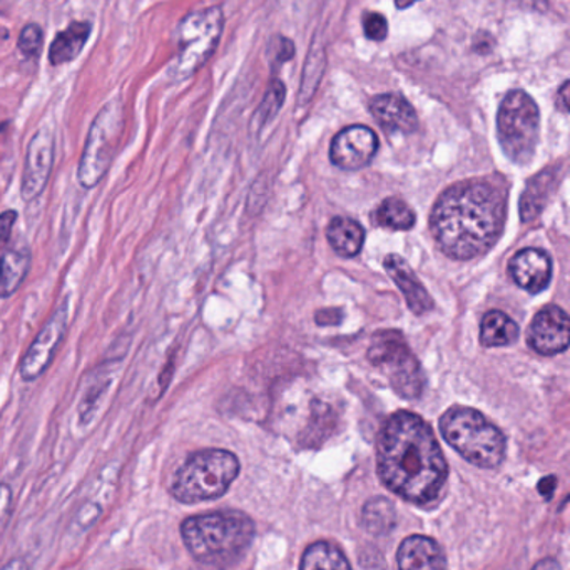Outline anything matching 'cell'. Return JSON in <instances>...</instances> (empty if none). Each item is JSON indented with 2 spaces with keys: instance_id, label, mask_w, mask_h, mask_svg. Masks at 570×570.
Segmentation results:
<instances>
[{
  "instance_id": "1",
  "label": "cell",
  "mask_w": 570,
  "mask_h": 570,
  "mask_svg": "<svg viewBox=\"0 0 570 570\" xmlns=\"http://www.w3.org/2000/svg\"><path fill=\"white\" fill-rule=\"evenodd\" d=\"M378 475L394 494L413 504H429L449 475L433 430L419 415L397 411L381 427L377 443Z\"/></svg>"
},
{
  "instance_id": "2",
  "label": "cell",
  "mask_w": 570,
  "mask_h": 570,
  "mask_svg": "<svg viewBox=\"0 0 570 570\" xmlns=\"http://www.w3.org/2000/svg\"><path fill=\"white\" fill-rule=\"evenodd\" d=\"M505 196L488 181L453 184L437 200L430 229L439 248L453 259L484 255L504 232Z\"/></svg>"
},
{
  "instance_id": "3",
  "label": "cell",
  "mask_w": 570,
  "mask_h": 570,
  "mask_svg": "<svg viewBox=\"0 0 570 570\" xmlns=\"http://www.w3.org/2000/svg\"><path fill=\"white\" fill-rule=\"evenodd\" d=\"M255 523L238 510H218L194 515L181 526L184 546L197 562L229 566L255 539Z\"/></svg>"
},
{
  "instance_id": "4",
  "label": "cell",
  "mask_w": 570,
  "mask_h": 570,
  "mask_svg": "<svg viewBox=\"0 0 570 570\" xmlns=\"http://www.w3.org/2000/svg\"><path fill=\"white\" fill-rule=\"evenodd\" d=\"M239 474V460L228 450L207 449L187 456L174 475L171 494L183 504L213 501L226 494Z\"/></svg>"
},
{
  "instance_id": "5",
  "label": "cell",
  "mask_w": 570,
  "mask_h": 570,
  "mask_svg": "<svg viewBox=\"0 0 570 570\" xmlns=\"http://www.w3.org/2000/svg\"><path fill=\"white\" fill-rule=\"evenodd\" d=\"M440 432L463 459L481 469H495L504 460L505 437L474 408L447 410L440 419Z\"/></svg>"
},
{
  "instance_id": "6",
  "label": "cell",
  "mask_w": 570,
  "mask_h": 570,
  "mask_svg": "<svg viewBox=\"0 0 570 570\" xmlns=\"http://www.w3.org/2000/svg\"><path fill=\"white\" fill-rule=\"evenodd\" d=\"M125 129V104L119 97L104 104L87 132L86 144L77 168V181L93 190L108 174L118 152Z\"/></svg>"
},
{
  "instance_id": "7",
  "label": "cell",
  "mask_w": 570,
  "mask_h": 570,
  "mask_svg": "<svg viewBox=\"0 0 570 570\" xmlns=\"http://www.w3.org/2000/svg\"><path fill=\"white\" fill-rule=\"evenodd\" d=\"M498 141L515 164H527L536 154L540 138V111L526 90H510L497 115Z\"/></svg>"
},
{
  "instance_id": "8",
  "label": "cell",
  "mask_w": 570,
  "mask_h": 570,
  "mask_svg": "<svg viewBox=\"0 0 570 570\" xmlns=\"http://www.w3.org/2000/svg\"><path fill=\"white\" fill-rule=\"evenodd\" d=\"M225 25V15L219 8L191 12L178 25V57L173 66L174 79L193 76L207 63L218 47Z\"/></svg>"
},
{
  "instance_id": "9",
  "label": "cell",
  "mask_w": 570,
  "mask_h": 570,
  "mask_svg": "<svg viewBox=\"0 0 570 570\" xmlns=\"http://www.w3.org/2000/svg\"><path fill=\"white\" fill-rule=\"evenodd\" d=\"M368 359L387 374L391 387L401 397H419L423 388L422 368L401 333H377L368 348Z\"/></svg>"
},
{
  "instance_id": "10",
  "label": "cell",
  "mask_w": 570,
  "mask_h": 570,
  "mask_svg": "<svg viewBox=\"0 0 570 570\" xmlns=\"http://www.w3.org/2000/svg\"><path fill=\"white\" fill-rule=\"evenodd\" d=\"M69 326V300L64 301L51 319L42 326L39 335L35 336L32 345L25 352L24 358L21 362L19 374L24 381H35L39 377L45 374L49 365H51L57 348L63 343L64 336Z\"/></svg>"
},
{
  "instance_id": "11",
  "label": "cell",
  "mask_w": 570,
  "mask_h": 570,
  "mask_svg": "<svg viewBox=\"0 0 570 570\" xmlns=\"http://www.w3.org/2000/svg\"><path fill=\"white\" fill-rule=\"evenodd\" d=\"M56 141L47 128L39 129L28 146L24 174H22L21 194L25 203H32L41 196L47 186L54 166Z\"/></svg>"
},
{
  "instance_id": "12",
  "label": "cell",
  "mask_w": 570,
  "mask_h": 570,
  "mask_svg": "<svg viewBox=\"0 0 570 570\" xmlns=\"http://www.w3.org/2000/svg\"><path fill=\"white\" fill-rule=\"evenodd\" d=\"M378 138L367 126H348L333 138L330 160L340 170L358 171L374 161Z\"/></svg>"
},
{
  "instance_id": "13",
  "label": "cell",
  "mask_w": 570,
  "mask_h": 570,
  "mask_svg": "<svg viewBox=\"0 0 570 570\" xmlns=\"http://www.w3.org/2000/svg\"><path fill=\"white\" fill-rule=\"evenodd\" d=\"M569 315L559 306H547L534 316L527 333L530 348L540 355H557L569 346Z\"/></svg>"
},
{
  "instance_id": "14",
  "label": "cell",
  "mask_w": 570,
  "mask_h": 570,
  "mask_svg": "<svg viewBox=\"0 0 570 570\" xmlns=\"http://www.w3.org/2000/svg\"><path fill=\"white\" fill-rule=\"evenodd\" d=\"M508 273L517 287L529 291L530 294H539L549 287L552 261L542 249L526 248L508 261Z\"/></svg>"
},
{
  "instance_id": "15",
  "label": "cell",
  "mask_w": 570,
  "mask_h": 570,
  "mask_svg": "<svg viewBox=\"0 0 570 570\" xmlns=\"http://www.w3.org/2000/svg\"><path fill=\"white\" fill-rule=\"evenodd\" d=\"M384 267L388 277L400 288L408 308L413 311L415 315H426L433 310L435 303H433L432 297L401 256L388 255L385 258Z\"/></svg>"
},
{
  "instance_id": "16",
  "label": "cell",
  "mask_w": 570,
  "mask_h": 570,
  "mask_svg": "<svg viewBox=\"0 0 570 570\" xmlns=\"http://www.w3.org/2000/svg\"><path fill=\"white\" fill-rule=\"evenodd\" d=\"M370 112L388 132L411 135L419 126L417 112L400 94H380L370 100Z\"/></svg>"
},
{
  "instance_id": "17",
  "label": "cell",
  "mask_w": 570,
  "mask_h": 570,
  "mask_svg": "<svg viewBox=\"0 0 570 570\" xmlns=\"http://www.w3.org/2000/svg\"><path fill=\"white\" fill-rule=\"evenodd\" d=\"M398 570H445L442 547L426 536H411L397 553Z\"/></svg>"
},
{
  "instance_id": "18",
  "label": "cell",
  "mask_w": 570,
  "mask_h": 570,
  "mask_svg": "<svg viewBox=\"0 0 570 570\" xmlns=\"http://www.w3.org/2000/svg\"><path fill=\"white\" fill-rule=\"evenodd\" d=\"M31 249L15 245L0 256V298H11L28 278L31 270Z\"/></svg>"
},
{
  "instance_id": "19",
  "label": "cell",
  "mask_w": 570,
  "mask_h": 570,
  "mask_svg": "<svg viewBox=\"0 0 570 570\" xmlns=\"http://www.w3.org/2000/svg\"><path fill=\"white\" fill-rule=\"evenodd\" d=\"M90 28L89 22L77 21L67 25L64 31L57 32L56 37L49 47V63L52 66H63V64L73 63L77 60L83 49L89 41Z\"/></svg>"
},
{
  "instance_id": "20",
  "label": "cell",
  "mask_w": 570,
  "mask_h": 570,
  "mask_svg": "<svg viewBox=\"0 0 570 570\" xmlns=\"http://www.w3.org/2000/svg\"><path fill=\"white\" fill-rule=\"evenodd\" d=\"M326 238H329L330 246L340 256L353 258L362 251L363 243H365V229L355 219L336 216L326 228Z\"/></svg>"
},
{
  "instance_id": "21",
  "label": "cell",
  "mask_w": 570,
  "mask_h": 570,
  "mask_svg": "<svg viewBox=\"0 0 570 570\" xmlns=\"http://www.w3.org/2000/svg\"><path fill=\"white\" fill-rule=\"evenodd\" d=\"M518 326L504 311H488L482 320L481 342L488 348L507 346L517 342Z\"/></svg>"
},
{
  "instance_id": "22",
  "label": "cell",
  "mask_w": 570,
  "mask_h": 570,
  "mask_svg": "<svg viewBox=\"0 0 570 570\" xmlns=\"http://www.w3.org/2000/svg\"><path fill=\"white\" fill-rule=\"evenodd\" d=\"M300 570H352V567L338 547L330 542H315L304 550Z\"/></svg>"
},
{
  "instance_id": "23",
  "label": "cell",
  "mask_w": 570,
  "mask_h": 570,
  "mask_svg": "<svg viewBox=\"0 0 570 570\" xmlns=\"http://www.w3.org/2000/svg\"><path fill=\"white\" fill-rule=\"evenodd\" d=\"M556 174L552 171H542L537 174L533 181L527 184V190L523 194V203H520V215L523 222H533L539 213L542 212L544 204H546L547 196L552 190Z\"/></svg>"
},
{
  "instance_id": "24",
  "label": "cell",
  "mask_w": 570,
  "mask_h": 570,
  "mask_svg": "<svg viewBox=\"0 0 570 570\" xmlns=\"http://www.w3.org/2000/svg\"><path fill=\"white\" fill-rule=\"evenodd\" d=\"M362 520L368 533L384 536L394 529L395 523H397V510L388 498H372L363 508Z\"/></svg>"
},
{
  "instance_id": "25",
  "label": "cell",
  "mask_w": 570,
  "mask_h": 570,
  "mask_svg": "<svg viewBox=\"0 0 570 570\" xmlns=\"http://www.w3.org/2000/svg\"><path fill=\"white\" fill-rule=\"evenodd\" d=\"M375 219L384 228L400 229V232L413 228L415 222H417L413 209L400 197L385 200L378 206Z\"/></svg>"
},
{
  "instance_id": "26",
  "label": "cell",
  "mask_w": 570,
  "mask_h": 570,
  "mask_svg": "<svg viewBox=\"0 0 570 570\" xmlns=\"http://www.w3.org/2000/svg\"><path fill=\"white\" fill-rule=\"evenodd\" d=\"M44 41V32L37 24H28L19 35L18 47L22 56L37 57Z\"/></svg>"
},
{
  "instance_id": "27",
  "label": "cell",
  "mask_w": 570,
  "mask_h": 570,
  "mask_svg": "<svg viewBox=\"0 0 570 570\" xmlns=\"http://www.w3.org/2000/svg\"><path fill=\"white\" fill-rule=\"evenodd\" d=\"M363 31L372 41L381 42L388 35V22L378 12H365L363 15Z\"/></svg>"
},
{
  "instance_id": "28",
  "label": "cell",
  "mask_w": 570,
  "mask_h": 570,
  "mask_svg": "<svg viewBox=\"0 0 570 570\" xmlns=\"http://www.w3.org/2000/svg\"><path fill=\"white\" fill-rule=\"evenodd\" d=\"M283 99L284 86L277 80V83L271 86V89L268 90L267 99L264 100V104H261V109H259V115L264 116V121H261V125L270 121V119L273 118L278 111H280V106L281 103H283Z\"/></svg>"
},
{
  "instance_id": "29",
  "label": "cell",
  "mask_w": 570,
  "mask_h": 570,
  "mask_svg": "<svg viewBox=\"0 0 570 570\" xmlns=\"http://www.w3.org/2000/svg\"><path fill=\"white\" fill-rule=\"evenodd\" d=\"M15 222H18V213L12 209L0 215V249L4 248L11 239Z\"/></svg>"
},
{
  "instance_id": "30",
  "label": "cell",
  "mask_w": 570,
  "mask_h": 570,
  "mask_svg": "<svg viewBox=\"0 0 570 570\" xmlns=\"http://www.w3.org/2000/svg\"><path fill=\"white\" fill-rule=\"evenodd\" d=\"M12 505V491L9 485L0 484V529L4 526L6 518H8L9 510Z\"/></svg>"
},
{
  "instance_id": "31",
  "label": "cell",
  "mask_w": 570,
  "mask_h": 570,
  "mask_svg": "<svg viewBox=\"0 0 570 570\" xmlns=\"http://www.w3.org/2000/svg\"><path fill=\"white\" fill-rule=\"evenodd\" d=\"M533 570H562L556 559H544L536 563Z\"/></svg>"
},
{
  "instance_id": "32",
  "label": "cell",
  "mask_w": 570,
  "mask_h": 570,
  "mask_svg": "<svg viewBox=\"0 0 570 570\" xmlns=\"http://www.w3.org/2000/svg\"><path fill=\"white\" fill-rule=\"evenodd\" d=\"M0 570H29V566L24 559H14Z\"/></svg>"
},
{
  "instance_id": "33",
  "label": "cell",
  "mask_w": 570,
  "mask_h": 570,
  "mask_svg": "<svg viewBox=\"0 0 570 570\" xmlns=\"http://www.w3.org/2000/svg\"><path fill=\"white\" fill-rule=\"evenodd\" d=\"M567 87H569V83H563L562 89H560L559 93L560 100H562L560 109H562L563 112H567Z\"/></svg>"
}]
</instances>
